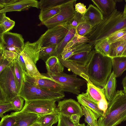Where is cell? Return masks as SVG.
I'll return each instance as SVG.
<instances>
[{"mask_svg": "<svg viewBox=\"0 0 126 126\" xmlns=\"http://www.w3.org/2000/svg\"><path fill=\"white\" fill-rule=\"evenodd\" d=\"M98 108L105 114L108 107V102L106 98L102 99L97 103Z\"/></svg>", "mask_w": 126, "mask_h": 126, "instance_id": "obj_47", "label": "cell"}, {"mask_svg": "<svg viewBox=\"0 0 126 126\" xmlns=\"http://www.w3.org/2000/svg\"><path fill=\"white\" fill-rule=\"evenodd\" d=\"M25 101L22 111L35 114L39 116L58 113L55 100H38Z\"/></svg>", "mask_w": 126, "mask_h": 126, "instance_id": "obj_7", "label": "cell"}, {"mask_svg": "<svg viewBox=\"0 0 126 126\" xmlns=\"http://www.w3.org/2000/svg\"><path fill=\"white\" fill-rule=\"evenodd\" d=\"M92 50L91 51H82L74 54L66 60L75 62L83 66H86L90 60Z\"/></svg>", "mask_w": 126, "mask_h": 126, "instance_id": "obj_26", "label": "cell"}, {"mask_svg": "<svg viewBox=\"0 0 126 126\" xmlns=\"http://www.w3.org/2000/svg\"><path fill=\"white\" fill-rule=\"evenodd\" d=\"M10 114L15 120L14 126H30L37 122L40 116L35 114L21 111Z\"/></svg>", "mask_w": 126, "mask_h": 126, "instance_id": "obj_13", "label": "cell"}, {"mask_svg": "<svg viewBox=\"0 0 126 126\" xmlns=\"http://www.w3.org/2000/svg\"><path fill=\"white\" fill-rule=\"evenodd\" d=\"M126 121V95L123 90H118L111 100L108 102L105 114L99 118L97 126H117Z\"/></svg>", "mask_w": 126, "mask_h": 126, "instance_id": "obj_3", "label": "cell"}, {"mask_svg": "<svg viewBox=\"0 0 126 126\" xmlns=\"http://www.w3.org/2000/svg\"><path fill=\"white\" fill-rule=\"evenodd\" d=\"M20 54L23 59L25 64L26 71L29 75L35 78L50 80L49 78L43 75L39 72L36 64L28 55L22 51Z\"/></svg>", "mask_w": 126, "mask_h": 126, "instance_id": "obj_16", "label": "cell"}, {"mask_svg": "<svg viewBox=\"0 0 126 126\" xmlns=\"http://www.w3.org/2000/svg\"><path fill=\"white\" fill-rule=\"evenodd\" d=\"M13 69L14 76L19 94L21 91L24 80V71L17 59L14 62Z\"/></svg>", "mask_w": 126, "mask_h": 126, "instance_id": "obj_27", "label": "cell"}, {"mask_svg": "<svg viewBox=\"0 0 126 126\" xmlns=\"http://www.w3.org/2000/svg\"><path fill=\"white\" fill-rule=\"evenodd\" d=\"M12 110H14V109L10 102L0 103V117L1 118L4 116V113Z\"/></svg>", "mask_w": 126, "mask_h": 126, "instance_id": "obj_44", "label": "cell"}, {"mask_svg": "<svg viewBox=\"0 0 126 126\" xmlns=\"http://www.w3.org/2000/svg\"><path fill=\"white\" fill-rule=\"evenodd\" d=\"M87 86L86 92L84 93V94L92 101L97 103L102 99L106 98L103 88L88 82L87 83Z\"/></svg>", "mask_w": 126, "mask_h": 126, "instance_id": "obj_18", "label": "cell"}, {"mask_svg": "<svg viewBox=\"0 0 126 126\" xmlns=\"http://www.w3.org/2000/svg\"><path fill=\"white\" fill-rule=\"evenodd\" d=\"M30 126H41L40 124L38 122H36Z\"/></svg>", "mask_w": 126, "mask_h": 126, "instance_id": "obj_55", "label": "cell"}, {"mask_svg": "<svg viewBox=\"0 0 126 126\" xmlns=\"http://www.w3.org/2000/svg\"><path fill=\"white\" fill-rule=\"evenodd\" d=\"M126 28V18L123 12L116 9L108 16H104L102 21L94 28L86 36L88 43L92 47L101 40L109 37L115 32Z\"/></svg>", "mask_w": 126, "mask_h": 126, "instance_id": "obj_2", "label": "cell"}, {"mask_svg": "<svg viewBox=\"0 0 126 126\" xmlns=\"http://www.w3.org/2000/svg\"><path fill=\"white\" fill-rule=\"evenodd\" d=\"M58 121V114H50L40 116L37 121L41 126H52Z\"/></svg>", "mask_w": 126, "mask_h": 126, "instance_id": "obj_31", "label": "cell"}, {"mask_svg": "<svg viewBox=\"0 0 126 126\" xmlns=\"http://www.w3.org/2000/svg\"><path fill=\"white\" fill-rule=\"evenodd\" d=\"M48 75H55L63 72L64 66L60 61L54 66L51 68H46Z\"/></svg>", "mask_w": 126, "mask_h": 126, "instance_id": "obj_39", "label": "cell"}, {"mask_svg": "<svg viewBox=\"0 0 126 126\" xmlns=\"http://www.w3.org/2000/svg\"><path fill=\"white\" fill-rule=\"evenodd\" d=\"M83 15L76 13L73 17L68 23L70 28H76L83 21Z\"/></svg>", "mask_w": 126, "mask_h": 126, "instance_id": "obj_41", "label": "cell"}, {"mask_svg": "<svg viewBox=\"0 0 126 126\" xmlns=\"http://www.w3.org/2000/svg\"><path fill=\"white\" fill-rule=\"evenodd\" d=\"M42 74L49 78L50 80L78 90H80V87L87 82L85 79L77 78L75 75H68L63 72L55 75H49L47 73Z\"/></svg>", "mask_w": 126, "mask_h": 126, "instance_id": "obj_11", "label": "cell"}, {"mask_svg": "<svg viewBox=\"0 0 126 126\" xmlns=\"http://www.w3.org/2000/svg\"><path fill=\"white\" fill-rule=\"evenodd\" d=\"M75 9L76 12L83 15L86 11V6L82 3H79L75 5Z\"/></svg>", "mask_w": 126, "mask_h": 126, "instance_id": "obj_46", "label": "cell"}, {"mask_svg": "<svg viewBox=\"0 0 126 126\" xmlns=\"http://www.w3.org/2000/svg\"><path fill=\"white\" fill-rule=\"evenodd\" d=\"M88 39L86 36L82 37L76 34L74 37L68 44L64 50L68 49L76 44L81 43H88Z\"/></svg>", "mask_w": 126, "mask_h": 126, "instance_id": "obj_37", "label": "cell"}, {"mask_svg": "<svg viewBox=\"0 0 126 126\" xmlns=\"http://www.w3.org/2000/svg\"><path fill=\"white\" fill-rule=\"evenodd\" d=\"M116 78L113 72L108 78L106 83L103 88L106 98L108 101H110L116 94Z\"/></svg>", "mask_w": 126, "mask_h": 126, "instance_id": "obj_22", "label": "cell"}, {"mask_svg": "<svg viewBox=\"0 0 126 126\" xmlns=\"http://www.w3.org/2000/svg\"><path fill=\"white\" fill-rule=\"evenodd\" d=\"M70 0H41L39 1V8L41 10L60 6Z\"/></svg>", "mask_w": 126, "mask_h": 126, "instance_id": "obj_30", "label": "cell"}, {"mask_svg": "<svg viewBox=\"0 0 126 126\" xmlns=\"http://www.w3.org/2000/svg\"><path fill=\"white\" fill-rule=\"evenodd\" d=\"M32 7L39 8V1L37 0H17L12 4L0 9V13L21 11Z\"/></svg>", "mask_w": 126, "mask_h": 126, "instance_id": "obj_15", "label": "cell"}, {"mask_svg": "<svg viewBox=\"0 0 126 126\" xmlns=\"http://www.w3.org/2000/svg\"><path fill=\"white\" fill-rule=\"evenodd\" d=\"M76 34V29L70 28L68 33L64 38L57 45L56 50L52 56L58 57L60 56L65 47Z\"/></svg>", "mask_w": 126, "mask_h": 126, "instance_id": "obj_25", "label": "cell"}, {"mask_svg": "<svg viewBox=\"0 0 126 126\" xmlns=\"http://www.w3.org/2000/svg\"><path fill=\"white\" fill-rule=\"evenodd\" d=\"M85 121L90 126H97V119L99 118L97 115L90 109L81 105Z\"/></svg>", "mask_w": 126, "mask_h": 126, "instance_id": "obj_29", "label": "cell"}, {"mask_svg": "<svg viewBox=\"0 0 126 126\" xmlns=\"http://www.w3.org/2000/svg\"><path fill=\"white\" fill-rule=\"evenodd\" d=\"M77 97L78 102L80 104L90 109L99 118L103 115V111L98 108L97 103L89 99L84 93L79 94Z\"/></svg>", "mask_w": 126, "mask_h": 126, "instance_id": "obj_21", "label": "cell"}, {"mask_svg": "<svg viewBox=\"0 0 126 126\" xmlns=\"http://www.w3.org/2000/svg\"><path fill=\"white\" fill-rule=\"evenodd\" d=\"M17 60L21 65L23 70L24 71H26L25 62L22 56L20 54H19Z\"/></svg>", "mask_w": 126, "mask_h": 126, "instance_id": "obj_50", "label": "cell"}, {"mask_svg": "<svg viewBox=\"0 0 126 126\" xmlns=\"http://www.w3.org/2000/svg\"><path fill=\"white\" fill-rule=\"evenodd\" d=\"M126 84V75L123 79L122 81V84L124 85Z\"/></svg>", "mask_w": 126, "mask_h": 126, "instance_id": "obj_53", "label": "cell"}, {"mask_svg": "<svg viewBox=\"0 0 126 126\" xmlns=\"http://www.w3.org/2000/svg\"><path fill=\"white\" fill-rule=\"evenodd\" d=\"M76 126H86L84 123L80 124L79 123L75 124Z\"/></svg>", "mask_w": 126, "mask_h": 126, "instance_id": "obj_56", "label": "cell"}, {"mask_svg": "<svg viewBox=\"0 0 126 126\" xmlns=\"http://www.w3.org/2000/svg\"><path fill=\"white\" fill-rule=\"evenodd\" d=\"M113 71L116 78L119 77L126 70V57L111 58Z\"/></svg>", "mask_w": 126, "mask_h": 126, "instance_id": "obj_24", "label": "cell"}, {"mask_svg": "<svg viewBox=\"0 0 126 126\" xmlns=\"http://www.w3.org/2000/svg\"><path fill=\"white\" fill-rule=\"evenodd\" d=\"M77 67L78 75L87 82L103 88L111 73V58L104 56L94 49L88 64L84 66L78 63Z\"/></svg>", "mask_w": 126, "mask_h": 126, "instance_id": "obj_1", "label": "cell"}, {"mask_svg": "<svg viewBox=\"0 0 126 126\" xmlns=\"http://www.w3.org/2000/svg\"><path fill=\"white\" fill-rule=\"evenodd\" d=\"M24 99L18 95L13 98L10 102L16 111H21L23 107Z\"/></svg>", "mask_w": 126, "mask_h": 126, "instance_id": "obj_38", "label": "cell"}, {"mask_svg": "<svg viewBox=\"0 0 126 126\" xmlns=\"http://www.w3.org/2000/svg\"><path fill=\"white\" fill-rule=\"evenodd\" d=\"M63 92L47 90L24 81L18 95L25 101L51 100L57 101L64 97Z\"/></svg>", "mask_w": 126, "mask_h": 126, "instance_id": "obj_5", "label": "cell"}, {"mask_svg": "<svg viewBox=\"0 0 126 126\" xmlns=\"http://www.w3.org/2000/svg\"><path fill=\"white\" fill-rule=\"evenodd\" d=\"M17 0H0V9L12 4Z\"/></svg>", "mask_w": 126, "mask_h": 126, "instance_id": "obj_49", "label": "cell"}, {"mask_svg": "<svg viewBox=\"0 0 126 126\" xmlns=\"http://www.w3.org/2000/svg\"><path fill=\"white\" fill-rule=\"evenodd\" d=\"M123 92L126 95V84L123 86Z\"/></svg>", "mask_w": 126, "mask_h": 126, "instance_id": "obj_54", "label": "cell"}, {"mask_svg": "<svg viewBox=\"0 0 126 126\" xmlns=\"http://www.w3.org/2000/svg\"><path fill=\"white\" fill-rule=\"evenodd\" d=\"M86 126H90L88 124Z\"/></svg>", "mask_w": 126, "mask_h": 126, "instance_id": "obj_57", "label": "cell"}, {"mask_svg": "<svg viewBox=\"0 0 126 126\" xmlns=\"http://www.w3.org/2000/svg\"><path fill=\"white\" fill-rule=\"evenodd\" d=\"M109 56L111 58L126 57V40L119 41L111 43Z\"/></svg>", "mask_w": 126, "mask_h": 126, "instance_id": "obj_23", "label": "cell"}, {"mask_svg": "<svg viewBox=\"0 0 126 126\" xmlns=\"http://www.w3.org/2000/svg\"><path fill=\"white\" fill-rule=\"evenodd\" d=\"M15 120L11 114L4 116L2 118L0 126H14Z\"/></svg>", "mask_w": 126, "mask_h": 126, "instance_id": "obj_43", "label": "cell"}, {"mask_svg": "<svg viewBox=\"0 0 126 126\" xmlns=\"http://www.w3.org/2000/svg\"><path fill=\"white\" fill-rule=\"evenodd\" d=\"M19 55L16 53L4 50L0 48V58L6 59L11 62H13L17 59Z\"/></svg>", "mask_w": 126, "mask_h": 126, "instance_id": "obj_36", "label": "cell"}, {"mask_svg": "<svg viewBox=\"0 0 126 126\" xmlns=\"http://www.w3.org/2000/svg\"><path fill=\"white\" fill-rule=\"evenodd\" d=\"M93 28L89 24L83 21L76 28V34L82 37L86 36L92 32Z\"/></svg>", "mask_w": 126, "mask_h": 126, "instance_id": "obj_34", "label": "cell"}, {"mask_svg": "<svg viewBox=\"0 0 126 126\" xmlns=\"http://www.w3.org/2000/svg\"><path fill=\"white\" fill-rule=\"evenodd\" d=\"M60 10V6L47 10H40L39 19L41 23L50 19L58 13Z\"/></svg>", "mask_w": 126, "mask_h": 126, "instance_id": "obj_33", "label": "cell"}, {"mask_svg": "<svg viewBox=\"0 0 126 126\" xmlns=\"http://www.w3.org/2000/svg\"><path fill=\"white\" fill-rule=\"evenodd\" d=\"M14 62L0 73V103L10 102L18 95L14 72Z\"/></svg>", "mask_w": 126, "mask_h": 126, "instance_id": "obj_4", "label": "cell"}, {"mask_svg": "<svg viewBox=\"0 0 126 126\" xmlns=\"http://www.w3.org/2000/svg\"><path fill=\"white\" fill-rule=\"evenodd\" d=\"M104 16L110 15L116 9V0H92Z\"/></svg>", "mask_w": 126, "mask_h": 126, "instance_id": "obj_17", "label": "cell"}, {"mask_svg": "<svg viewBox=\"0 0 126 126\" xmlns=\"http://www.w3.org/2000/svg\"><path fill=\"white\" fill-rule=\"evenodd\" d=\"M76 0H70L60 6V10L57 14L50 19L41 23L48 29L57 25L68 23L76 13L75 5Z\"/></svg>", "mask_w": 126, "mask_h": 126, "instance_id": "obj_8", "label": "cell"}, {"mask_svg": "<svg viewBox=\"0 0 126 126\" xmlns=\"http://www.w3.org/2000/svg\"><path fill=\"white\" fill-rule=\"evenodd\" d=\"M13 62H11L6 59L0 58V73Z\"/></svg>", "mask_w": 126, "mask_h": 126, "instance_id": "obj_48", "label": "cell"}, {"mask_svg": "<svg viewBox=\"0 0 126 126\" xmlns=\"http://www.w3.org/2000/svg\"><path fill=\"white\" fill-rule=\"evenodd\" d=\"M6 13H0V34L9 32L15 25L14 21L6 15Z\"/></svg>", "mask_w": 126, "mask_h": 126, "instance_id": "obj_28", "label": "cell"}, {"mask_svg": "<svg viewBox=\"0 0 126 126\" xmlns=\"http://www.w3.org/2000/svg\"><path fill=\"white\" fill-rule=\"evenodd\" d=\"M70 28L67 23L48 29L38 40L41 47L57 46L64 38Z\"/></svg>", "mask_w": 126, "mask_h": 126, "instance_id": "obj_6", "label": "cell"}, {"mask_svg": "<svg viewBox=\"0 0 126 126\" xmlns=\"http://www.w3.org/2000/svg\"><path fill=\"white\" fill-rule=\"evenodd\" d=\"M25 44L22 35L6 32L0 34V48L19 54L23 51Z\"/></svg>", "mask_w": 126, "mask_h": 126, "instance_id": "obj_10", "label": "cell"}, {"mask_svg": "<svg viewBox=\"0 0 126 126\" xmlns=\"http://www.w3.org/2000/svg\"><path fill=\"white\" fill-rule=\"evenodd\" d=\"M23 77L24 81L47 90L68 92L77 95L79 94L80 93V90L64 86L50 80L32 77L26 71H24Z\"/></svg>", "mask_w": 126, "mask_h": 126, "instance_id": "obj_9", "label": "cell"}, {"mask_svg": "<svg viewBox=\"0 0 126 126\" xmlns=\"http://www.w3.org/2000/svg\"><path fill=\"white\" fill-rule=\"evenodd\" d=\"M57 46L41 47L39 52V59L46 62L50 57L52 56L56 50Z\"/></svg>", "mask_w": 126, "mask_h": 126, "instance_id": "obj_35", "label": "cell"}, {"mask_svg": "<svg viewBox=\"0 0 126 126\" xmlns=\"http://www.w3.org/2000/svg\"><path fill=\"white\" fill-rule=\"evenodd\" d=\"M81 117L78 114L72 115L70 117L71 121L75 124L79 123V121Z\"/></svg>", "mask_w": 126, "mask_h": 126, "instance_id": "obj_51", "label": "cell"}, {"mask_svg": "<svg viewBox=\"0 0 126 126\" xmlns=\"http://www.w3.org/2000/svg\"><path fill=\"white\" fill-rule=\"evenodd\" d=\"M125 5L124 10L123 12L124 17L126 18V0H125Z\"/></svg>", "mask_w": 126, "mask_h": 126, "instance_id": "obj_52", "label": "cell"}, {"mask_svg": "<svg viewBox=\"0 0 126 126\" xmlns=\"http://www.w3.org/2000/svg\"><path fill=\"white\" fill-rule=\"evenodd\" d=\"M126 34V28L119 30L107 38L109 42L111 43L118 41Z\"/></svg>", "mask_w": 126, "mask_h": 126, "instance_id": "obj_40", "label": "cell"}, {"mask_svg": "<svg viewBox=\"0 0 126 126\" xmlns=\"http://www.w3.org/2000/svg\"><path fill=\"white\" fill-rule=\"evenodd\" d=\"M93 47L87 43H78L64 50L60 56L58 58L66 60L74 54L82 51L91 50Z\"/></svg>", "mask_w": 126, "mask_h": 126, "instance_id": "obj_19", "label": "cell"}, {"mask_svg": "<svg viewBox=\"0 0 126 126\" xmlns=\"http://www.w3.org/2000/svg\"><path fill=\"white\" fill-rule=\"evenodd\" d=\"M104 16L99 10L96 7L90 4L83 15L82 20L94 28L102 21Z\"/></svg>", "mask_w": 126, "mask_h": 126, "instance_id": "obj_14", "label": "cell"}, {"mask_svg": "<svg viewBox=\"0 0 126 126\" xmlns=\"http://www.w3.org/2000/svg\"><path fill=\"white\" fill-rule=\"evenodd\" d=\"M58 114L70 117L77 114L81 117L83 115L82 109L79 103L74 100L70 99L59 101L57 106Z\"/></svg>", "mask_w": 126, "mask_h": 126, "instance_id": "obj_12", "label": "cell"}, {"mask_svg": "<svg viewBox=\"0 0 126 126\" xmlns=\"http://www.w3.org/2000/svg\"><path fill=\"white\" fill-rule=\"evenodd\" d=\"M111 44L106 38L97 43L94 46V49L104 56L109 57Z\"/></svg>", "mask_w": 126, "mask_h": 126, "instance_id": "obj_32", "label": "cell"}, {"mask_svg": "<svg viewBox=\"0 0 126 126\" xmlns=\"http://www.w3.org/2000/svg\"><path fill=\"white\" fill-rule=\"evenodd\" d=\"M59 60L58 57L52 56L50 57L45 62L46 68H51L55 66Z\"/></svg>", "mask_w": 126, "mask_h": 126, "instance_id": "obj_45", "label": "cell"}, {"mask_svg": "<svg viewBox=\"0 0 126 126\" xmlns=\"http://www.w3.org/2000/svg\"><path fill=\"white\" fill-rule=\"evenodd\" d=\"M57 126H76V125L71 121L70 117L58 114V121Z\"/></svg>", "mask_w": 126, "mask_h": 126, "instance_id": "obj_42", "label": "cell"}, {"mask_svg": "<svg viewBox=\"0 0 126 126\" xmlns=\"http://www.w3.org/2000/svg\"><path fill=\"white\" fill-rule=\"evenodd\" d=\"M41 47L38 40L32 43L28 41L25 43L22 51L28 55L36 64L39 59V54Z\"/></svg>", "mask_w": 126, "mask_h": 126, "instance_id": "obj_20", "label": "cell"}]
</instances>
